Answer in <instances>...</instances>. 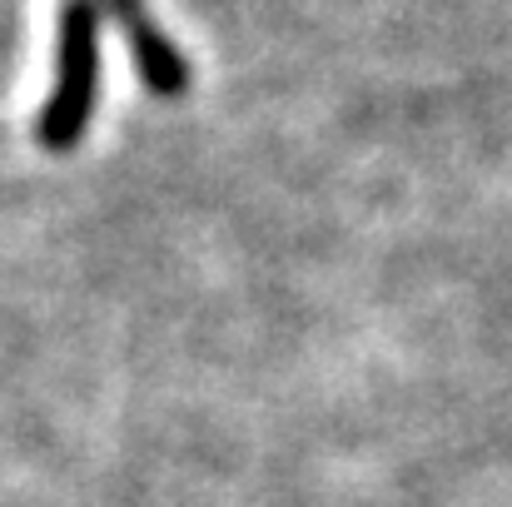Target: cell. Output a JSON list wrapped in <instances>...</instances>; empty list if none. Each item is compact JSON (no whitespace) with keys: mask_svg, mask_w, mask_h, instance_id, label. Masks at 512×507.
I'll return each mask as SVG.
<instances>
[{"mask_svg":"<svg viewBox=\"0 0 512 507\" xmlns=\"http://www.w3.org/2000/svg\"><path fill=\"white\" fill-rule=\"evenodd\" d=\"M100 0H60L55 15V80L35 120V140L50 155H70L95 115L100 95Z\"/></svg>","mask_w":512,"mask_h":507,"instance_id":"1","label":"cell"},{"mask_svg":"<svg viewBox=\"0 0 512 507\" xmlns=\"http://www.w3.org/2000/svg\"><path fill=\"white\" fill-rule=\"evenodd\" d=\"M100 10L120 25V35H125V45H130V60H135V75L145 80V90H150L155 100H184L194 70H189V60L179 55V45L155 25L150 0H100Z\"/></svg>","mask_w":512,"mask_h":507,"instance_id":"2","label":"cell"}]
</instances>
